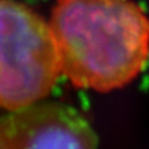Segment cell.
I'll list each match as a JSON object with an SVG mask.
<instances>
[{
  "mask_svg": "<svg viewBox=\"0 0 149 149\" xmlns=\"http://www.w3.org/2000/svg\"><path fill=\"white\" fill-rule=\"evenodd\" d=\"M49 24L61 74L76 88H122L148 62L149 17L132 0H57Z\"/></svg>",
  "mask_w": 149,
  "mask_h": 149,
  "instance_id": "1",
  "label": "cell"
},
{
  "mask_svg": "<svg viewBox=\"0 0 149 149\" xmlns=\"http://www.w3.org/2000/svg\"><path fill=\"white\" fill-rule=\"evenodd\" d=\"M60 76L50 24L24 4L0 0V107L11 112L37 103Z\"/></svg>",
  "mask_w": 149,
  "mask_h": 149,
  "instance_id": "2",
  "label": "cell"
},
{
  "mask_svg": "<svg viewBox=\"0 0 149 149\" xmlns=\"http://www.w3.org/2000/svg\"><path fill=\"white\" fill-rule=\"evenodd\" d=\"M0 149H97V137L72 107L37 102L0 117Z\"/></svg>",
  "mask_w": 149,
  "mask_h": 149,
  "instance_id": "3",
  "label": "cell"
}]
</instances>
